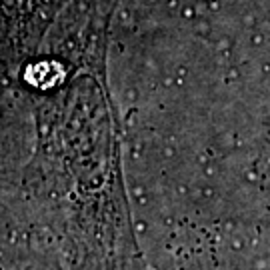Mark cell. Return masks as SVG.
<instances>
[{"label":"cell","mask_w":270,"mask_h":270,"mask_svg":"<svg viewBox=\"0 0 270 270\" xmlns=\"http://www.w3.org/2000/svg\"><path fill=\"white\" fill-rule=\"evenodd\" d=\"M182 270H220L216 258L210 250L204 248H192V250L184 252L182 258Z\"/></svg>","instance_id":"1"}]
</instances>
